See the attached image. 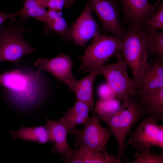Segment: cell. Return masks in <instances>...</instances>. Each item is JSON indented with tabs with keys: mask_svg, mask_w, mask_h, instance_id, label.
Segmentation results:
<instances>
[{
	"mask_svg": "<svg viewBox=\"0 0 163 163\" xmlns=\"http://www.w3.org/2000/svg\"><path fill=\"white\" fill-rule=\"evenodd\" d=\"M92 11L87 0L83 10L70 29L71 40L76 45L84 47L89 40L100 34L101 28L94 18Z\"/></svg>",
	"mask_w": 163,
	"mask_h": 163,
	"instance_id": "obj_10",
	"label": "cell"
},
{
	"mask_svg": "<svg viewBox=\"0 0 163 163\" xmlns=\"http://www.w3.org/2000/svg\"><path fill=\"white\" fill-rule=\"evenodd\" d=\"M39 74L27 75L16 69L0 74V85L8 90L23 95L30 101L35 99L31 89L33 82L38 80Z\"/></svg>",
	"mask_w": 163,
	"mask_h": 163,
	"instance_id": "obj_11",
	"label": "cell"
},
{
	"mask_svg": "<svg viewBox=\"0 0 163 163\" xmlns=\"http://www.w3.org/2000/svg\"><path fill=\"white\" fill-rule=\"evenodd\" d=\"M121 101L115 98L99 99L96 102L94 110L101 119L112 115L121 109Z\"/></svg>",
	"mask_w": 163,
	"mask_h": 163,
	"instance_id": "obj_21",
	"label": "cell"
},
{
	"mask_svg": "<svg viewBox=\"0 0 163 163\" xmlns=\"http://www.w3.org/2000/svg\"><path fill=\"white\" fill-rule=\"evenodd\" d=\"M122 57L131 69L136 90L148 64L149 52L146 31L142 25L130 26L125 30L122 39Z\"/></svg>",
	"mask_w": 163,
	"mask_h": 163,
	"instance_id": "obj_1",
	"label": "cell"
},
{
	"mask_svg": "<svg viewBox=\"0 0 163 163\" xmlns=\"http://www.w3.org/2000/svg\"><path fill=\"white\" fill-rule=\"evenodd\" d=\"M11 133L13 140L20 138L24 141L41 144L50 142L49 131L45 125L34 127L23 126L17 131H11Z\"/></svg>",
	"mask_w": 163,
	"mask_h": 163,
	"instance_id": "obj_19",
	"label": "cell"
},
{
	"mask_svg": "<svg viewBox=\"0 0 163 163\" xmlns=\"http://www.w3.org/2000/svg\"><path fill=\"white\" fill-rule=\"evenodd\" d=\"M91 110H93L88 104L76 101L73 106L65 113L60 120L69 130L75 128L78 125L85 124L90 118L89 112Z\"/></svg>",
	"mask_w": 163,
	"mask_h": 163,
	"instance_id": "obj_17",
	"label": "cell"
},
{
	"mask_svg": "<svg viewBox=\"0 0 163 163\" xmlns=\"http://www.w3.org/2000/svg\"><path fill=\"white\" fill-rule=\"evenodd\" d=\"M122 44V40L114 36L100 34L96 35L80 57L82 63L79 72L90 71L104 65L116 52L120 51Z\"/></svg>",
	"mask_w": 163,
	"mask_h": 163,
	"instance_id": "obj_4",
	"label": "cell"
},
{
	"mask_svg": "<svg viewBox=\"0 0 163 163\" xmlns=\"http://www.w3.org/2000/svg\"><path fill=\"white\" fill-rule=\"evenodd\" d=\"M145 31L149 53L154 54L157 59L163 61V31Z\"/></svg>",
	"mask_w": 163,
	"mask_h": 163,
	"instance_id": "obj_22",
	"label": "cell"
},
{
	"mask_svg": "<svg viewBox=\"0 0 163 163\" xmlns=\"http://www.w3.org/2000/svg\"><path fill=\"white\" fill-rule=\"evenodd\" d=\"M142 25L146 31H158L163 29V6L161 4L158 10L146 19Z\"/></svg>",
	"mask_w": 163,
	"mask_h": 163,
	"instance_id": "obj_24",
	"label": "cell"
},
{
	"mask_svg": "<svg viewBox=\"0 0 163 163\" xmlns=\"http://www.w3.org/2000/svg\"><path fill=\"white\" fill-rule=\"evenodd\" d=\"M136 94L145 115L152 117L157 122L162 121L163 87L152 89L142 95Z\"/></svg>",
	"mask_w": 163,
	"mask_h": 163,
	"instance_id": "obj_15",
	"label": "cell"
},
{
	"mask_svg": "<svg viewBox=\"0 0 163 163\" xmlns=\"http://www.w3.org/2000/svg\"><path fill=\"white\" fill-rule=\"evenodd\" d=\"M122 6L125 21L130 26L142 25L144 21L158 10L148 0H118Z\"/></svg>",
	"mask_w": 163,
	"mask_h": 163,
	"instance_id": "obj_12",
	"label": "cell"
},
{
	"mask_svg": "<svg viewBox=\"0 0 163 163\" xmlns=\"http://www.w3.org/2000/svg\"><path fill=\"white\" fill-rule=\"evenodd\" d=\"M128 143L139 151L157 146L163 150V124H159L152 117L146 116L141 120L135 130L129 132Z\"/></svg>",
	"mask_w": 163,
	"mask_h": 163,
	"instance_id": "obj_7",
	"label": "cell"
},
{
	"mask_svg": "<svg viewBox=\"0 0 163 163\" xmlns=\"http://www.w3.org/2000/svg\"><path fill=\"white\" fill-rule=\"evenodd\" d=\"M92 11L96 14L102 26V31L110 33L122 40L124 29L119 19L117 0H87Z\"/></svg>",
	"mask_w": 163,
	"mask_h": 163,
	"instance_id": "obj_8",
	"label": "cell"
},
{
	"mask_svg": "<svg viewBox=\"0 0 163 163\" xmlns=\"http://www.w3.org/2000/svg\"><path fill=\"white\" fill-rule=\"evenodd\" d=\"M74 63L69 56L61 52L52 59L38 58L34 65L37 67L38 71H44L51 73L72 91L77 80L72 71Z\"/></svg>",
	"mask_w": 163,
	"mask_h": 163,
	"instance_id": "obj_9",
	"label": "cell"
},
{
	"mask_svg": "<svg viewBox=\"0 0 163 163\" xmlns=\"http://www.w3.org/2000/svg\"><path fill=\"white\" fill-rule=\"evenodd\" d=\"M145 115L137 94L129 95L123 103L121 110L112 115L104 117L101 120L107 125L112 135L117 143L118 158L125 159L123 151L126 149V139L130 131L139 118Z\"/></svg>",
	"mask_w": 163,
	"mask_h": 163,
	"instance_id": "obj_3",
	"label": "cell"
},
{
	"mask_svg": "<svg viewBox=\"0 0 163 163\" xmlns=\"http://www.w3.org/2000/svg\"><path fill=\"white\" fill-rule=\"evenodd\" d=\"M82 163H121L122 161L113 154H109L106 149L93 151L81 148Z\"/></svg>",
	"mask_w": 163,
	"mask_h": 163,
	"instance_id": "obj_20",
	"label": "cell"
},
{
	"mask_svg": "<svg viewBox=\"0 0 163 163\" xmlns=\"http://www.w3.org/2000/svg\"><path fill=\"white\" fill-rule=\"evenodd\" d=\"M89 74L79 80H77L73 91L75 93L76 100L85 103L94 110L93 85L96 78L100 75L97 68L92 69Z\"/></svg>",
	"mask_w": 163,
	"mask_h": 163,
	"instance_id": "obj_16",
	"label": "cell"
},
{
	"mask_svg": "<svg viewBox=\"0 0 163 163\" xmlns=\"http://www.w3.org/2000/svg\"><path fill=\"white\" fill-rule=\"evenodd\" d=\"M18 15V12L11 14H8L3 11H2L0 12V26L7 20L10 19L14 16H16Z\"/></svg>",
	"mask_w": 163,
	"mask_h": 163,
	"instance_id": "obj_28",
	"label": "cell"
},
{
	"mask_svg": "<svg viewBox=\"0 0 163 163\" xmlns=\"http://www.w3.org/2000/svg\"><path fill=\"white\" fill-rule=\"evenodd\" d=\"M15 16L10 18L6 26H0V62L8 61L19 67L22 57L35 52V49L30 46L24 39V34L31 29L24 25L25 23L18 21Z\"/></svg>",
	"mask_w": 163,
	"mask_h": 163,
	"instance_id": "obj_2",
	"label": "cell"
},
{
	"mask_svg": "<svg viewBox=\"0 0 163 163\" xmlns=\"http://www.w3.org/2000/svg\"><path fill=\"white\" fill-rule=\"evenodd\" d=\"M45 24L44 30L46 33L54 32L62 37L64 42L71 40L68 23L62 16L54 19H48Z\"/></svg>",
	"mask_w": 163,
	"mask_h": 163,
	"instance_id": "obj_23",
	"label": "cell"
},
{
	"mask_svg": "<svg viewBox=\"0 0 163 163\" xmlns=\"http://www.w3.org/2000/svg\"><path fill=\"white\" fill-rule=\"evenodd\" d=\"M47 0V2H48V0Z\"/></svg>",
	"mask_w": 163,
	"mask_h": 163,
	"instance_id": "obj_29",
	"label": "cell"
},
{
	"mask_svg": "<svg viewBox=\"0 0 163 163\" xmlns=\"http://www.w3.org/2000/svg\"><path fill=\"white\" fill-rule=\"evenodd\" d=\"M128 66L125 60L119 56L117 62L96 68L112 89L115 98L122 103L136 91L134 81L128 73Z\"/></svg>",
	"mask_w": 163,
	"mask_h": 163,
	"instance_id": "obj_6",
	"label": "cell"
},
{
	"mask_svg": "<svg viewBox=\"0 0 163 163\" xmlns=\"http://www.w3.org/2000/svg\"><path fill=\"white\" fill-rule=\"evenodd\" d=\"M45 0H24L23 5L18 12L20 20L26 22L29 17L44 22H46L48 11Z\"/></svg>",
	"mask_w": 163,
	"mask_h": 163,
	"instance_id": "obj_18",
	"label": "cell"
},
{
	"mask_svg": "<svg viewBox=\"0 0 163 163\" xmlns=\"http://www.w3.org/2000/svg\"><path fill=\"white\" fill-rule=\"evenodd\" d=\"M74 0H48L47 7L48 10L62 11L63 7L69 8L74 3Z\"/></svg>",
	"mask_w": 163,
	"mask_h": 163,
	"instance_id": "obj_26",
	"label": "cell"
},
{
	"mask_svg": "<svg viewBox=\"0 0 163 163\" xmlns=\"http://www.w3.org/2000/svg\"><path fill=\"white\" fill-rule=\"evenodd\" d=\"M97 94L100 99L115 98L114 93L112 89L107 83L100 85L98 89Z\"/></svg>",
	"mask_w": 163,
	"mask_h": 163,
	"instance_id": "obj_27",
	"label": "cell"
},
{
	"mask_svg": "<svg viewBox=\"0 0 163 163\" xmlns=\"http://www.w3.org/2000/svg\"><path fill=\"white\" fill-rule=\"evenodd\" d=\"M45 125L49 131L50 142L53 144L52 152L58 153L65 158L72 150L67 141L68 128L60 119L53 121L48 117L46 118Z\"/></svg>",
	"mask_w": 163,
	"mask_h": 163,
	"instance_id": "obj_14",
	"label": "cell"
},
{
	"mask_svg": "<svg viewBox=\"0 0 163 163\" xmlns=\"http://www.w3.org/2000/svg\"><path fill=\"white\" fill-rule=\"evenodd\" d=\"M99 117L94 110L91 117L81 129L76 128L69 130L75 137V148H84L93 151L105 149L106 145L112 135L109 129L101 123Z\"/></svg>",
	"mask_w": 163,
	"mask_h": 163,
	"instance_id": "obj_5",
	"label": "cell"
},
{
	"mask_svg": "<svg viewBox=\"0 0 163 163\" xmlns=\"http://www.w3.org/2000/svg\"><path fill=\"white\" fill-rule=\"evenodd\" d=\"M136 159L128 163H163V153L159 154L152 153L150 149L139 151L134 155Z\"/></svg>",
	"mask_w": 163,
	"mask_h": 163,
	"instance_id": "obj_25",
	"label": "cell"
},
{
	"mask_svg": "<svg viewBox=\"0 0 163 163\" xmlns=\"http://www.w3.org/2000/svg\"><path fill=\"white\" fill-rule=\"evenodd\" d=\"M148 62L136 91L139 95L145 94L152 89L163 87V61L156 59Z\"/></svg>",
	"mask_w": 163,
	"mask_h": 163,
	"instance_id": "obj_13",
	"label": "cell"
}]
</instances>
